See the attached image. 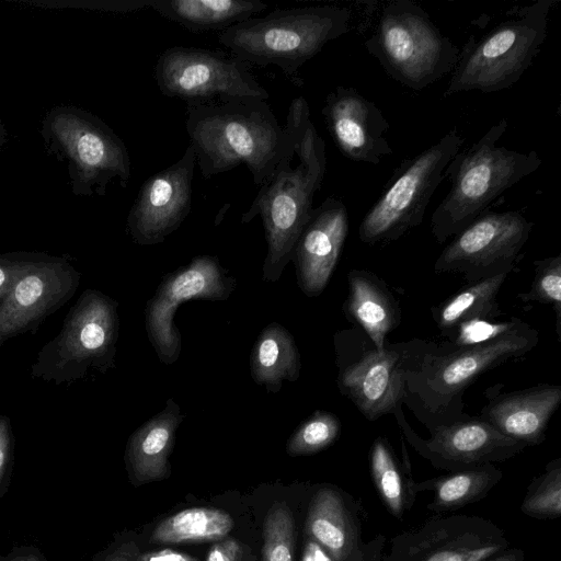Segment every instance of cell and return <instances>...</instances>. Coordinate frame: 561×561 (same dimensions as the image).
I'll return each mask as SVG.
<instances>
[{
    "label": "cell",
    "instance_id": "41",
    "mask_svg": "<svg viewBox=\"0 0 561 561\" xmlns=\"http://www.w3.org/2000/svg\"><path fill=\"white\" fill-rule=\"evenodd\" d=\"M486 561H526V554L522 549L510 548L503 553Z\"/></svg>",
    "mask_w": 561,
    "mask_h": 561
},
{
    "label": "cell",
    "instance_id": "37",
    "mask_svg": "<svg viewBox=\"0 0 561 561\" xmlns=\"http://www.w3.org/2000/svg\"><path fill=\"white\" fill-rule=\"evenodd\" d=\"M24 264H3L0 262V299L5 298Z\"/></svg>",
    "mask_w": 561,
    "mask_h": 561
},
{
    "label": "cell",
    "instance_id": "16",
    "mask_svg": "<svg viewBox=\"0 0 561 561\" xmlns=\"http://www.w3.org/2000/svg\"><path fill=\"white\" fill-rule=\"evenodd\" d=\"M195 167L196 154L190 144L178 161L142 183L127 220L134 242L161 243L182 225L191 213Z\"/></svg>",
    "mask_w": 561,
    "mask_h": 561
},
{
    "label": "cell",
    "instance_id": "38",
    "mask_svg": "<svg viewBox=\"0 0 561 561\" xmlns=\"http://www.w3.org/2000/svg\"><path fill=\"white\" fill-rule=\"evenodd\" d=\"M140 561H198L194 557L171 549L152 551L140 557Z\"/></svg>",
    "mask_w": 561,
    "mask_h": 561
},
{
    "label": "cell",
    "instance_id": "24",
    "mask_svg": "<svg viewBox=\"0 0 561 561\" xmlns=\"http://www.w3.org/2000/svg\"><path fill=\"white\" fill-rule=\"evenodd\" d=\"M301 358L291 333L282 324L272 322L257 335L250 354V374L253 381L267 392H278L284 381H297Z\"/></svg>",
    "mask_w": 561,
    "mask_h": 561
},
{
    "label": "cell",
    "instance_id": "8",
    "mask_svg": "<svg viewBox=\"0 0 561 561\" xmlns=\"http://www.w3.org/2000/svg\"><path fill=\"white\" fill-rule=\"evenodd\" d=\"M364 45L392 79L413 90L451 72L460 53L427 12L411 0L387 2Z\"/></svg>",
    "mask_w": 561,
    "mask_h": 561
},
{
    "label": "cell",
    "instance_id": "1",
    "mask_svg": "<svg viewBox=\"0 0 561 561\" xmlns=\"http://www.w3.org/2000/svg\"><path fill=\"white\" fill-rule=\"evenodd\" d=\"M186 113V131L204 179L244 164L262 186L296 145L291 121L286 118L282 127L263 100L188 103Z\"/></svg>",
    "mask_w": 561,
    "mask_h": 561
},
{
    "label": "cell",
    "instance_id": "15",
    "mask_svg": "<svg viewBox=\"0 0 561 561\" xmlns=\"http://www.w3.org/2000/svg\"><path fill=\"white\" fill-rule=\"evenodd\" d=\"M403 407L393 416L404 440L434 468L455 472L486 463L503 462L520 454L527 446L512 439L479 416L467 415L428 430L421 437L407 421Z\"/></svg>",
    "mask_w": 561,
    "mask_h": 561
},
{
    "label": "cell",
    "instance_id": "22",
    "mask_svg": "<svg viewBox=\"0 0 561 561\" xmlns=\"http://www.w3.org/2000/svg\"><path fill=\"white\" fill-rule=\"evenodd\" d=\"M348 294L342 306L348 322L359 328L377 350H382L387 336L401 322L399 300L387 283L367 270L347 273Z\"/></svg>",
    "mask_w": 561,
    "mask_h": 561
},
{
    "label": "cell",
    "instance_id": "32",
    "mask_svg": "<svg viewBox=\"0 0 561 561\" xmlns=\"http://www.w3.org/2000/svg\"><path fill=\"white\" fill-rule=\"evenodd\" d=\"M535 274L527 291L518 294L525 304L550 305L556 316V332L561 340V253L534 261Z\"/></svg>",
    "mask_w": 561,
    "mask_h": 561
},
{
    "label": "cell",
    "instance_id": "17",
    "mask_svg": "<svg viewBox=\"0 0 561 561\" xmlns=\"http://www.w3.org/2000/svg\"><path fill=\"white\" fill-rule=\"evenodd\" d=\"M362 505L334 485H321L310 499L306 534L332 561H381L387 538H363Z\"/></svg>",
    "mask_w": 561,
    "mask_h": 561
},
{
    "label": "cell",
    "instance_id": "35",
    "mask_svg": "<svg viewBox=\"0 0 561 561\" xmlns=\"http://www.w3.org/2000/svg\"><path fill=\"white\" fill-rule=\"evenodd\" d=\"M241 552L239 542L233 539H226L210 547L206 561H240Z\"/></svg>",
    "mask_w": 561,
    "mask_h": 561
},
{
    "label": "cell",
    "instance_id": "27",
    "mask_svg": "<svg viewBox=\"0 0 561 561\" xmlns=\"http://www.w3.org/2000/svg\"><path fill=\"white\" fill-rule=\"evenodd\" d=\"M369 470L374 486L386 510L402 520L412 508L416 493L415 480L405 454L401 461L385 436L374 439L369 451Z\"/></svg>",
    "mask_w": 561,
    "mask_h": 561
},
{
    "label": "cell",
    "instance_id": "13",
    "mask_svg": "<svg viewBox=\"0 0 561 561\" xmlns=\"http://www.w3.org/2000/svg\"><path fill=\"white\" fill-rule=\"evenodd\" d=\"M237 279L220 265L217 256L197 255L192 261L165 274L145 307V329L148 340L162 364L178 360L182 350L180 330L174 314L188 300H227Z\"/></svg>",
    "mask_w": 561,
    "mask_h": 561
},
{
    "label": "cell",
    "instance_id": "40",
    "mask_svg": "<svg viewBox=\"0 0 561 561\" xmlns=\"http://www.w3.org/2000/svg\"><path fill=\"white\" fill-rule=\"evenodd\" d=\"M102 561H140L137 549L124 545L115 551L107 554Z\"/></svg>",
    "mask_w": 561,
    "mask_h": 561
},
{
    "label": "cell",
    "instance_id": "28",
    "mask_svg": "<svg viewBox=\"0 0 561 561\" xmlns=\"http://www.w3.org/2000/svg\"><path fill=\"white\" fill-rule=\"evenodd\" d=\"M510 274L503 273L468 284L432 309L440 333L448 339L458 324L472 319L496 320L502 311L496 297Z\"/></svg>",
    "mask_w": 561,
    "mask_h": 561
},
{
    "label": "cell",
    "instance_id": "33",
    "mask_svg": "<svg viewBox=\"0 0 561 561\" xmlns=\"http://www.w3.org/2000/svg\"><path fill=\"white\" fill-rule=\"evenodd\" d=\"M263 561H294L295 520L287 505L274 503L264 520Z\"/></svg>",
    "mask_w": 561,
    "mask_h": 561
},
{
    "label": "cell",
    "instance_id": "14",
    "mask_svg": "<svg viewBox=\"0 0 561 561\" xmlns=\"http://www.w3.org/2000/svg\"><path fill=\"white\" fill-rule=\"evenodd\" d=\"M510 549L504 531L481 516H434L391 538L381 561H486Z\"/></svg>",
    "mask_w": 561,
    "mask_h": 561
},
{
    "label": "cell",
    "instance_id": "42",
    "mask_svg": "<svg viewBox=\"0 0 561 561\" xmlns=\"http://www.w3.org/2000/svg\"><path fill=\"white\" fill-rule=\"evenodd\" d=\"M4 561H44V559L36 553H20Z\"/></svg>",
    "mask_w": 561,
    "mask_h": 561
},
{
    "label": "cell",
    "instance_id": "29",
    "mask_svg": "<svg viewBox=\"0 0 561 561\" xmlns=\"http://www.w3.org/2000/svg\"><path fill=\"white\" fill-rule=\"evenodd\" d=\"M234 526L233 518L214 507H191L160 522L152 531L157 543L205 542L224 539Z\"/></svg>",
    "mask_w": 561,
    "mask_h": 561
},
{
    "label": "cell",
    "instance_id": "26",
    "mask_svg": "<svg viewBox=\"0 0 561 561\" xmlns=\"http://www.w3.org/2000/svg\"><path fill=\"white\" fill-rule=\"evenodd\" d=\"M503 472L493 463L415 481L414 491L432 492L426 508L436 514L460 510L483 500L500 483Z\"/></svg>",
    "mask_w": 561,
    "mask_h": 561
},
{
    "label": "cell",
    "instance_id": "23",
    "mask_svg": "<svg viewBox=\"0 0 561 561\" xmlns=\"http://www.w3.org/2000/svg\"><path fill=\"white\" fill-rule=\"evenodd\" d=\"M184 417L181 407L169 398L163 410L130 435L125 460L137 482L147 483L169 476V456L174 447L176 431Z\"/></svg>",
    "mask_w": 561,
    "mask_h": 561
},
{
    "label": "cell",
    "instance_id": "3",
    "mask_svg": "<svg viewBox=\"0 0 561 561\" xmlns=\"http://www.w3.org/2000/svg\"><path fill=\"white\" fill-rule=\"evenodd\" d=\"M538 341V331L524 321L486 343L439 345L409 376L403 404L427 430L460 420L468 415L462 399L466 390L486 371L527 355Z\"/></svg>",
    "mask_w": 561,
    "mask_h": 561
},
{
    "label": "cell",
    "instance_id": "10",
    "mask_svg": "<svg viewBox=\"0 0 561 561\" xmlns=\"http://www.w3.org/2000/svg\"><path fill=\"white\" fill-rule=\"evenodd\" d=\"M463 145L456 128L400 165L396 176L358 226L359 240L387 244L417 227L445 178V170Z\"/></svg>",
    "mask_w": 561,
    "mask_h": 561
},
{
    "label": "cell",
    "instance_id": "30",
    "mask_svg": "<svg viewBox=\"0 0 561 561\" xmlns=\"http://www.w3.org/2000/svg\"><path fill=\"white\" fill-rule=\"evenodd\" d=\"M520 512L536 519L561 516V457L549 461L526 489Z\"/></svg>",
    "mask_w": 561,
    "mask_h": 561
},
{
    "label": "cell",
    "instance_id": "20",
    "mask_svg": "<svg viewBox=\"0 0 561 561\" xmlns=\"http://www.w3.org/2000/svg\"><path fill=\"white\" fill-rule=\"evenodd\" d=\"M347 232L348 214L342 201L328 197L311 209L291 255L297 285L307 297H317L327 287Z\"/></svg>",
    "mask_w": 561,
    "mask_h": 561
},
{
    "label": "cell",
    "instance_id": "4",
    "mask_svg": "<svg viewBox=\"0 0 561 561\" xmlns=\"http://www.w3.org/2000/svg\"><path fill=\"white\" fill-rule=\"evenodd\" d=\"M507 126L502 118L448 163L445 176L450 188L431 217V232L437 243L460 232L494 199L541 165L535 150L519 152L496 145Z\"/></svg>",
    "mask_w": 561,
    "mask_h": 561
},
{
    "label": "cell",
    "instance_id": "12",
    "mask_svg": "<svg viewBox=\"0 0 561 561\" xmlns=\"http://www.w3.org/2000/svg\"><path fill=\"white\" fill-rule=\"evenodd\" d=\"M534 222L517 210H485L453 237L434 263L436 274H458L467 284L511 272Z\"/></svg>",
    "mask_w": 561,
    "mask_h": 561
},
{
    "label": "cell",
    "instance_id": "19",
    "mask_svg": "<svg viewBox=\"0 0 561 561\" xmlns=\"http://www.w3.org/2000/svg\"><path fill=\"white\" fill-rule=\"evenodd\" d=\"M322 114L337 148L350 160L376 165L393 153L385 137L389 123L356 89L336 87L327 95Z\"/></svg>",
    "mask_w": 561,
    "mask_h": 561
},
{
    "label": "cell",
    "instance_id": "25",
    "mask_svg": "<svg viewBox=\"0 0 561 561\" xmlns=\"http://www.w3.org/2000/svg\"><path fill=\"white\" fill-rule=\"evenodd\" d=\"M149 7L192 32L219 30L263 12L260 0H150Z\"/></svg>",
    "mask_w": 561,
    "mask_h": 561
},
{
    "label": "cell",
    "instance_id": "31",
    "mask_svg": "<svg viewBox=\"0 0 561 561\" xmlns=\"http://www.w3.org/2000/svg\"><path fill=\"white\" fill-rule=\"evenodd\" d=\"M341 430V421L334 413L316 410L289 436L286 451L291 457L319 453L336 442Z\"/></svg>",
    "mask_w": 561,
    "mask_h": 561
},
{
    "label": "cell",
    "instance_id": "6",
    "mask_svg": "<svg viewBox=\"0 0 561 561\" xmlns=\"http://www.w3.org/2000/svg\"><path fill=\"white\" fill-rule=\"evenodd\" d=\"M438 346L414 337L377 350L359 328L339 330L333 336L337 389L368 421L393 415L403 407L409 376Z\"/></svg>",
    "mask_w": 561,
    "mask_h": 561
},
{
    "label": "cell",
    "instance_id": "39",
    "mask_svg": "<svg viewBox=\"0 0 561 561\" xmlns=\"http://www.w3.org/2000/svg\"><path fill=\"white\" fill-rule=\"evenodd\" d=\"M301 561H332L327 552L312 539L308 538Z\"/></svg>",
    "mask_w": 561,
    "mask_h": 561
},
{
    "label": "cell",
    "instance_id": "34",
    "mask_svg": "<svg viewBox=\"0 0 561 561\" xmlns=\"http://www.w3.org/2000/svg\"><path fill=\"white\" fill-rule=\"evenodd\" d=\"M524 321L518 318L507 320L472 319L461 322L448 336L449 344L455 347L477 345L495 340L517 327Z\"/></svg>",
    "mask_w": 561,
    "mask_h": 561
},
{
    "label": "cell",
    "instance_id": "9",
    "mask_svg": "<svg viewBox=\"0 0 561 561\" xmlns=\"http://www.w3.org/2000/svg\"><path fill=\"white\" fill-rule=\"evenodd\" d=\"M118 302L94 289L85 290L68 313L60 333L38 353L32 376L55 383L83 378L90 368L105 373L115 366Z\"/></svg>",
    "mask_w": 561,
    "mask_h": 561
},
{
    "label": "cell",
    "instance_id": "5",
    "mask_svg": "<svg viewBox=\"0 0 561 561\" xmlns=\"http://www.w3.org/2000/svg\"><path fill=\"white\" fill-rule=\"evenodd\" d=\"M351 20V10L339 5L279 9L231 25L218 41L248 65H273L294 76L329 42L348 33Z\"/></svg>",
    "mask_w": 561,
    "mask_h": 561
},
{
    "label": "cell",
    "instance_id": "21",
    "mask_svg": "<svg viewBox=\"0 0 561 561\" xmlns=\"http://www.w3.org/2000/svg\"><path fill=\"white\" fill-rule=\"evenodd\" d=\"M502 383L486 388L480 419L527 447L543 443L548 423L561 403V386L540 383L502 392Z\"/></svg>",
    "mask_w": 561,
    "mask_h": 561
},
{
    "label": "cell",
    "instance_id": "18",
    "mask_svg": "<svg viewBox=\"0 0 561 561\" xmlns=\"http://www.w3.org/2000/svg\"><path fill=\"white\" fill-rule=\"evenodd\" d=\"M79 274L62 263H25L0 304V343L34 328L73 295Z\"/></svg>",
    "mask_w": 561,
    "mask_h": 561
},
{
    "label": "cell",
    "instance_id": "36",
    "mask_svg": "<svg viewBox=\"0 0 561 561\" xmlns=\"http://www.w3.org/2000/svg\"><path fill=\"white\" fill-rule=\"evenodd\" d=\"M11 434L7 417L0 416V483L5 474L10 460Z\"/></svg>",
    "mask_w": 561,
    "mask_h": 561
},
{
    "label": "cell",
    "instance_id": "11",
    "mask_svg": "<svg viewBox=\"0 0 561 561\" xmlns=\"http://www.w3.org/2000/svg\"><path fill=\"white\" fill-rule=\"evenodd\" d=\"M153 77L158 89L169 98L188 103L257 99L268 92L249 71V65L232 55L174 46L158 57Z\"/></svg>",
    "mask_w": 561,
    "mask_h": 561
},
{
    "label": "cell",
    "instance_id": "2",
    "mask_svg": "<svg viewBox=\"0 0 561 561\" xmlns=\"http://www.w3.org/2000/svg\"><path fill=\"white\" fill-rule=\"evenodd\" d=\"M287 118L294 125L296 145L277 164L273 175L254 197L241 222L262 218L267 252L262 279L277 282L291 261L297 239L312 209L316 192L321 187L325 169V142L310 118L307 101H291Z\"/></svg>",
    "mask_w": 561,
    "mask_h": 561
},
{
    "label": "cell",
    "instance_id": "7",
    "mask_svg": "<svg viewBox=\"0 0 561 561\" xmlns=\"http://www.w3.org/2000/svg\"><path fill=\"white\" fill-rule=\"evenodd\" d=\"M558 0L514 8L490 31L471 35L459 53L445 98L460 92H497L515 84L531 66L547 36Z\"/></svg>",
    "mask_w": 561,
    "mask_h": 561
}]
</instances>
